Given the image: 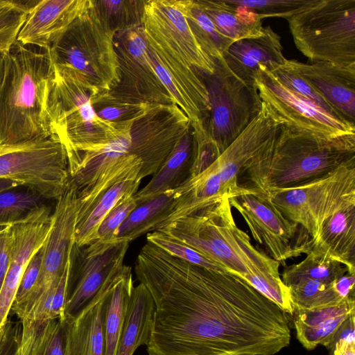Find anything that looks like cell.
<instances>
[{
    "label": "cell",
    "mask_w": 355,
    "mask_h": 355,
    "mask_svg": "<svg viewBox=\"0 0 355 355\" xmlns=\"http://www.w3.org/2000/svg\"><path fill=\"white\" fill-rule=\"evenodd\" d=\"M135 272L155 304L148 355H275L290 344L287 314L232 273L148 241Z\"/></svg>",
    "instance_id": "cell-1"
},
{
    "label": "cell",
    "mask_w": 355,
    "mask_h": 355,
    "mask_svg": "<svg viewBox=\"0 0 355 355\" xmlns=\"http://www.w3.org/2000/svg\"><path fill=\"white\" fill-rule=\"evenodd\" d=\"M157 230L244 279L286 314L292 315L289 288L280 277L279 263L254 246L249 235L236 225L228 197Z\"/></svg>",
    "instance_id": "cell-2"
},
{
    "label": "cell",
    "mask_w": 355,
    "mask_h": 355,
    "mask_svg": "<svg viewBox=\"0 0 355 355\" xmlns=\"http://www.w3.org/2000/svg\"><path fill=\"white\" fill-rule=\"evenodd\" d=\"M17 41L0 55V145L51 137L48 52Z\"/></svg>",
    "instance_id": "cell-3"
},
{
    "label": "cell",
    "mask_w": 355,
    "mask_h": 355,
    "mask_svg": "<svg viewBox=\"0 0 355 355\" xmlns=\"http://www.w3.org/2000/svg\"><path fill=\"white\" fill-rule=\"evenodd\" d=\"M355 164V133L329 138L281 125L274 144L245 172L266 194L296 187Z\"/></svg>",
    "instance_id": "cell-4"
},
{
    "label": "cell",
    "mask_w": 355,
    "mask_h": 355,
    "mask_svg": "<svg viewBox=\"0 0 355 355\" xmlns=\"http://www.w3.org/2000/svg\"><path fill=\"white\" fill-rule=\"evenodd\" d=\"M114 35L93 5L78 17L46 51L52 66L73 75L97 93L118 80Z\"/></svg>",
    "instance_id": "cell-5"
},
{
    "label": "cell",
    "mask_w": 355,
    "mask_h": 355,
    "mask_svg": "<svg viewBox=\"0 0 355 355\" xmlns=\"http://www.w3.org/2000/svg\"><path fill=\"white\" fill-rule=\"evenodd\" d=\"M52 67L49 101L51 137L64 144L68 159L115 139L126 123L116 126L101 119L92 105V97L98 93L76 76Z\"/></svg>",
    "instance_id": "cell-6"
},
{
    "label": "cell",
    "mask_w": 355,
    "mask_h": 355,
    "mask_svg": "<svg viewBox=\"0 0 355 355\" xmlns=\"http://www.w3.org/2000/svg\"><path fill=\"white\" fill-rule=\"evenodd\" d=\"M287 21L297 49L311 62L355 65V0H315Z\"/></svg>",
    "instance_id": "cell-7"
},
{
    "label": "cell",
    "mask_w": 355,
    "mask_h": 355,
    "mask_svg": "<svg viewBox=\"0 0 355 355\" xmlns=\"http://www.w3.org/2000/svg\"><path fill=\"white\" fill-rule=\"evenodd\" d=\"M214 71L195 69L208 92L209 112L205 129L218 156L259 113L262 101L254 80L234 72L223 58L214 59Z\"/></svg>",
    "instance_id": "cell-8"
},
{
    "label": "cell",
    "mask_w": 355,
    "mask_h": 355,
    "mask_svg": "<svg viewBox=\"0 0 355 355\" xmlns=\"http://www.w3.org/2000/svg\"><path fill=\"white\" fill-rule=\"evenodd\" d=\"M267 195L284 217L308 233L312 243L318 239L326 219L355 200V164L309 183Z\"/></svg>",
    "instance_id": "cell-9"
},
{
    "label": "cell",
    "mask_w": 355,
    "mask_h": 355,
    "mask_svg": "<svg viewBox=\"0 0 355 355\" xmlns=\"http://www.w3.org/2000/svg\"><path fill=\"white\" fill-rule=\"evenodd\" d=\"M0 178L57 200L69 178L66 148L52 137L0 145Z\"/></svg>",
    "instance_id": "cell-10"
},
{
    "label": "cell",
    "mask_w": 355,
    "mask_h": 355,
    "mask_svg": "<svg viewBox=\"0 0 355 355\" xmlns=\"http://www.w3.org/2000/svg\"><path fill=\"white\" fill-rule=\"evenodd\" d=\"M229 201L245 220L253 239L279 263L306 254L311 239L300 225L289 220L276 208L270 198L258 189L246 187Z\"/></svg>",
    "instance_id": "cell-11"
},
{
    "label": "cell",
    "mask_w": 355,
    "mask_h": 355,
    "mask_svg": "<svg viewBox=\"0 0 355 355\" xmlns=\"http://www.w3.org/2000/svg\"><path fill=\"white\" fill-rule=\"evenodd\" d=\"M114 42L118 80L106 92L128 103L175 105L156 73L141 27L116 33Z\"/></svg>",
    "instance_id": "cell-12"
},
{
    "label": "cell",
    "mask_w": 355,
    "mask_h": 355,
    "mask_svg": "<svg viewBox=\"0 0 355 355\" xmlns=\"http://www.w3.org/2000/svg\"><path fill=\"white\" fill-rule=\"evenodd\" d=\"M130 242L97 239L87 245H74L71 254L69 288L61 319L76 315L98 292L106 280L124 265Z\"/></svg>",
    "instance_id": "cell-13"
},
{
    "label": "cell",
    "mask_w": 355,
    "mask_h": 355,
    "mask_svg": "<svg viewBox=\"0 0 355 355\" xmlns=\"http://www.w3.org/2000/svg\"><path fill=\"white\" fill-rule=\"evenodd\" d=\"M191 126L189 118L176 105L151 104L132 121L128 154L141 161L142 179L159 169Z\"/></svg>",
    "instance_id": "cell-14"
},
{
    "label": "cell",
    "mask_w": 355,
    "mask_h": 355,
    "mask_svg": "<svg viewBox=\"0 0 355 355\" xmlns=\"http://www.w3.org/2000/svg\"><path fill=\"white\" fill-rule=\"evenodd\" d=\"M260 98L282 125L333 138L355 133V125L329 114L282 85L268 70L254 78Z\"/></svg>",
    "instance_id": "cell-15"
},
{
    "label": "cell",
    "mask_w": 355,
    "mask_h": 355,
    "mask_svg": "<svg viewBox=\"0 0 355 355\" xmlns=\"http://www.w3.org/2000/svg\"><path fill=\"white\" fill-rule=\"evenodd\" d=\"M78 211V191L69 180L64 192L56 200L52 214V225L43 243L42 268L37 283L24 302L11 306L10 312L17 316L62 276L75 245Z\"/></svg>",
    "instance_id": "cell-16"
},
{
    "label": "cell",
    "mask_w": 355,
    "mask_h": 355,
    "mask_svg": "<svg viewBox=\"0 0 355 355\" xmlns=\"http://www.w3.org/2000/svg\"><path fill=\"white\" fill-rule=\"evenodd\" d=\"M52 214L49 206L30 220L10 226V263L0 292V335L8 320L24 270L43 245L51 227Z\"/></svg>",
    "instance_id": "cell-17"
},
{
    "label": "cell",
    "mask_w": 355,
    "mask_h": 355,
    "mask_svg": "<svg viewBox=\"0 0 355 355\" xmlns=\"http://www.w3.org/2000/svg\"><path fill=\"white\" fill-rule=\"evenodd\" d=\"M284 64L310 84L345 120L355 125V65L287 59Z\"/></svg>",
    "instance_id": "cell-18"
},
{
    "label": "cell",
    "mask_w": 355,
    "mask_h": 355,
    "mask_svg": "<svg viewBox=\"0 0 355 355\" xmlns=\"http://www.w3.org/2000/svg\"><path fill=\"white\" fill-rule=\"evenodd\" d=\"M93 0H40L28 12L19 33L22 44L48 51Z\"/></svg>",
    "instance_id": "cell-19"
},
{
    "label": "cell",
    "mask_w": 355,
    "mask_h": 355,
    "mask_svg": "<svg viewBox=\"0 0 355 355\" xmlns=\"http://www.w3.org/2000/svg\"><path fill=\"white\" fill-rule=\"evenodd\" d=\"M223 58L234 72L249 80H254L259 71H271L286 60L281 37L270 26H263L262 33L257 36L232 42Z\"/></svg>",
    "instance_id": "cell-20"
},
{
    "label": "cell",
    "mask_w": 355,
    "mask_h": 355,
    "mask_svg": "<svg viewBox=\"0 0 355 355\" xmlns=\"http://www.w3.org/2000/svg\"><path fill=\"white\" fill-rule=\"evenodd\" d=\"M119 271L106 280L96 295L76 315L62 319L66 322V355L105 354L104 303Z\"/></svg>",
    "instance_id": "cell-21"
},
{
    "label": "cell",
    "mask_w": 355,
    "mask_h": 355,
    "mask_svg": "<svg viewBox=\"0 0 355 355\" xmlns=\"http://www.w3.org/2000/svg\"><path fill=\"white\" fill-rule=\"evenodd\" d=\"M144 10L177 42L191 67L214 73V60L202 51L189 25L184 0H146Z\"/></svg>",
    "instance_id": "cell-22"
},
{
    "label": "cell",
    "mask_w": 355,
    "mask_h": 355,
    "mask_svg": "<svg viewBox=\"0 0 355 355\" xmlns=\"http://www.w3.org/2000/svg\"><path fill=\"white\" fill-rule=\"evenodd\" d=\"M311 250L341 263L348 273L355 274V200L326 219Z\"/></svg>",
    "instance_id": "cell-23"
},
{
    "label": "cell",
    "mask_w": 355,
    "mask_h": 355,
    "mask_svg": "<svg viewBox=\"0 0 355 355\" xmlns=\"http://www.w3.org/2000/svg\"><path fill=\"white\" fill-rule=\"evenodd\" d=\"M354 297L345 299L335 306L294 311L292 315L296 337L308 350L319 345L331 350L338 329L354 314Z\"/></svg>",
    "instance_id": "cell-24"
},
{
    "label": "cell",
    "mask_w": 355,
    "mask_h": 355,
    "mask_svg": "<svg viewBox=\"0 0 355 355\" xmlns=\"http://www.w3.org/2000/svg\"><path fill=\"white\" fill-rule=\"evenodd\" d=\"M193 148V133L191 126L149 182L134 195L137 206L178 188L189 178Z\"/></svg>",
    "instance_id": "cell-25"
},
{
    "label": "cell",
    "mask_w": 355,
    "mask_h": 355,
    "mask_svg": "<svg viewBox=\"0 0 355 355\" xmlns=\"http://www.w3.org/2000/svg\"><path fill=\"white\" fill-rule=\"evenodd\" d=\"M219 31L232 41L257 36L263 29L261 17L232 0H197Z\"/></svg>",
    "instance_id": "cell-26"
},
{
    "label": "cell",
    "mask_w": 355,
    "mask_h": 355,
    "mask_svg": "<svg viewBox=\"0 0 355 355\" xmlns=\"http://www.w3.org/2000/svg\"><path fill=\"white\" fill-rule=\"evenodd\" d=\"M155 315L153 297L141 283L134 286L116 355H133L148 344Z\"/></svg>",
    "instance_id": "cell-27"
},
{
    "label": "cell",
    "mask_w": 355,
    "mask_h": 355,
    "mask_svg": "<svg viewBox=\"0 0 355 355\" xmlns=\"http://www.w3.org/2000/svg\"><path fill=\"white\" fill-rule=\"evenodd\" d=\"M132 268L123 265L115 276L103 308L105 354L116 355L134 288Z\"/></svg>",
    "instance_id": "cell-28"
},
{
    "label": "cell",
    "mask_w": 355,
    "mask_h": 355,
    "mask_svg": "<svg viewBox=\"0 0 355 355\" xmlns=\"http://www.w3.org/2000/svg\"><path fill=\"white\" fill-rule=\"evenodd\" d=\"M141 180L140 176H130L105 189L85 214L77 217L75 245L83 247L97 240V230L103 218L123 196L135 195Z\"/></svg>",
    "instance_id": "cell-29"
},
{
    "label": "cell",
    "mask_w": 355,
    "mask_h": 355,
    "mask_svg": "<svg viewBox=\"0 0 355 355\" xmlns=\"http://www.w3.org/2000/svg\"><path fill=\"white\" fill-rule=\"evenodd\" d=\"M20 326V355H66L64 320H21Z\"/></svg>",
    "instance_id": "cell-30"
},
{
    "label": "cell",
    "mask_w": 355,
    "mask_h": 355,
    "mask_svg": "<svg viewBox=\"0 0 355 355\" xmlns=\"http://www.w3.org/2000/svg\"><path fill=\"white\" fill-rule=\"evenodd\" d=\"M174 202V190L137 206L118 227L114 238L129 241L155 231L168 217Z\"/></svg>",
    "instance_id": "cell-31"
},
{
    "label": "cell",
    "mask_w": 355,
    "mask_h": 355,
    "mask_svg": "<svg viewBox=\"0 0 355 355\" xmlns=\"http://www.w3.org/2000/svg\"><path fill=\"white\" fill-rule=\"evenodd\" d=\"M48 199L23 185L0 192V227L30 220L49 207Z\"/></svg>",
    "instance_id": "cell-32"
},
{
    "label": "cell",
    "mask_w": 355,
    "mask_h": 355,
    "mask_svg": "<svg viewBox=\"0 0 355 355\" xmlns=\"http://www.w3.org/2000/svg\"><path fill=\"white\" fill-rule=\"evenodd\" d=\"M185 14L198 44L211 59L223 57L234 41L223 35L197 0H184Z\"/></svg>",
    "instance_id": "cell-33"
},
{
    "label": "cell",
    "mask_w": 355,
    "mask_h": 355,
    "mask_svg": "<svg viewBox=\"0 0 355 355\" xmlns=\"http://www.w3.org/2000/svg\"><path fill=\"white\" fill-rule=\"evenodd\" d=\"M306 254L300 262L285 266L281 278L287 287L302 279L334 283L347 272V268L336 260L317 254L311 250Z\"/></svg>",
    "instance_id": "cell-34"
},
{
    "label": "cell",
    "mask_w": 355,
    "mask_h": 355,
    "mask_svg": "<svg viewBox=\"0 0 355 355\" xmlns=\"http://www.w3.org/2000/svg\"><path fill=\"white\" fill-rule=\"evenodd\" d=\"M70 268L71 257L60 278L17 315L20 321L41 322L62 316L69 293Z\"/></svg>",
    "instance_id": "cell-35"
},
{
    "label": "cell",
    "mask_w": 355,
    "mask_h": 355,
    "mask_svg": "<svg viewBox=\"0 0 355 355\" xmlns=\"http://www.w3.org/2000/svg\"><path fill=\"white\" fill-rule=\"evenodd\" d=\"M146 0H94L101 19L115 33L141 27Z\"/></svg>",
    "instance_id": "cell-36"
},
{
    "label": "cell",
    "mask_w": 355,
    "mask_h": 355,
    "mask_svg": "<svg viewBox=\"0 0 355 355\" xmlns=\"http://www.w3.org/2000/svg\"><path fill=\"white\" fill-rule=\"evenodd\" d=\"M288 288L293 311L335 306L345 300L336 293L334 283L302 279Z\"/></svg>",
    "instance_id": "cell-37"
},
{
    "label": "cell",
    "mask_w": 355,
    "mask_h": 355,
    "mask_svg": "<svg viewBox=\"0 0 355 355\" xmlns=\"http://www.w3.org/2000/svg\"><path fill=\"white\" fill-rule=\"evenodd\" d=\"M150 105L125 102L112 97L106 92L92 97V105L96 114L101 119L116 125L135 120L144 114Z\"/></svg>",
    "instance_id": "cell-38"
},
{
    "label": "cell",
    "mask_w": 355,
    "mask_h": 355,
    "mask_svg": "<svg viewBox=\"0 0 355 355\" xmlns=\"http://www.w3.org/2000/svg\"><path fill=\"white\" fill-rule=\"evenodd\" d=\"M270 72L286 88L300 94L335 117L347 121L320 94L284 63L276 67Z\"/></svg>",
    "instance_id": "cell-39"
},
{
    "label": "cell",
    "mask_w": 355,
    "mask_h": 355,
    "mask_svg": "<svg viewBox=\"0 0 355 355\" xmlns=\"http://www.w3.org/2000/svg\"><path fill=\"white\" fill-rule=\"evenodd\" d=\"M146 241L159 247L171 255L191 264L208 268L224 270L220 266L207 258L193 248L159 230H155L148 233Z\"/></svg>",
    "instance_id": "cell-40"
},
{
    "label": "cell",
    "mask_w": 355,
    "mask_h": 355,
    "mask_svg": "<svg viewBox=\"0 0 355 355\" xmlns=\"http://www.w3.org/2000/svg\"><path fill=\"white\" fill-rule=\"evenodd\" d=\"M28 14L15 0H0V55L8 52L17 41Z\"/></svg>",
    "instance_id": "cell-41"
},
{
    "label": "cell",
    "mask_w": 355,
    "mask_h": 355,
    "mask_svg": "<svg viewBox=\"0 0 355 355\" xmlns=\"http://www.w3.org/2000/svg\"><path fill=\"white\" fill-rule=\"evenodd\" d=\"M233 2L254 10L262 19L282 17L286 20L315 0H237Z\"/></svg>",
    "instance_id": "cell-42"
},
{
    "label": "cell",
    "mask_w": 355,
    "mask_h": 355,
    "mask_svg": "<svg viewBox=\"0 0 355 355\" xmlns=\"http://www.w3.org/2000/svg\"><path fill=\"white\" fill-rule=\"evenodd\" d=\"M137 207L134 195L123 196L108 212L97 230V239L110 240L118 227Z\"/></svg>",
    "instance_id": "cell-43"
},
{
    "label": "cell",
    "mask_w": 355,
    "mask_h": 355,
    "mask_svg": "<svg viewBox=\"0 0 355 355\" xmlns=\"http://www.w3.org/2000/svg\"><path fill=\"white\" fill-rule=\"evenodd\" d=\"M43 245L33 254L22 273L12 306L24 302L35 287L42 268Z\"/></svg>",
    "instance_id": "cell-44"
},
{
    "label": "cell",
    "mask_w": 355,
    "mask_h": 355,
    "mask_svg": "<svg viewBox=\"0 0 355 355\" xmlns=\"http://www.w3.org/2000/svg\"><path fill=\"white\" fill-rule=\"evenodd\" d=\"M11 241L10 226H8L5 233L0 237V292L9 266Z\"/></svg>",
    "instance_id": "cell-45"
},
{
    "label": "cell",
    "mask_w": 355,
    "mask_h": 355,
    "mask_svg": "<svg viewBox=\"0 0 355 355\" xmlns=\"http://www.w3.org/2000/svg\"><path fill=\"white\" fill-rule=\"evenodd\" d=\"M355 274L345 273L334 282L336 293L342 299L354 297Z\"/></svg>",
    "instance_id": "cell-46"
},
{
    "label": "cell",
    "mask_w": 355,
    "mask_h": 355,
    "mask_svg": "<svg viewBox=\"0 0 355 355\" xmlns=\"http://www.w3.org/2000/svg\"><path fill=\"white\" fill-rule=\"evenodd\" d=\"M354 316V314L351 315L338 329L331 345V352L334 348L335 344L339 340L345 341L349 343H355Z\"/></svg>",
    "instance_id": "cell-47"
},
{
    "label": "cell",
    "mask_w": 355,
    "mask_h": 355,
    "mask_svg": "<svg viewBox=\"0 0 355 355\" xmlns=\"http://www.w3.org/2000/svg\"><path fill=\"white\" fill-rule=\"evenodd\" d=\"M333 355H355V343H349L345 341L339 340L332 351Z\"/></svg>",
    "instance_id": "cell-48"
},
{
    "label": "cell",
    "mask_w": 355,
    "mask_h": 355,
    "mask_svg": "<svg viewBox=\"0 0 355 355\" xmlns=\"http://www.w3.org/2000/svg\"><path fill=\"white\" fill-rule=\"evenodd\" d=\"M20 185L17 182L8 179L0 178V192Z\"/></svg>",
    "instance_id": "cell-49"
},
{
    "label": "cell",
    "mask_w": 355,
    "mask_h": 355,
    "mask_svg": "<svg viewBox=\"0 0 355 355\" xmlns=\"http://www.w3.org/2000/svg\"><path fill=\"white\" fill-rule=\"evenodd\" d=\"M7 227L0 228V237L5 233Z\"/></svg>",
    "instance_id": "cell-50"
}]
</instances>
